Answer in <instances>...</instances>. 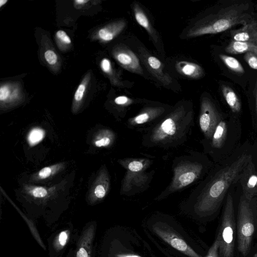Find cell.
<instances>
[{"instance_id": "24", "label": "cell", "mask_w": 257, "mask_h": 257, "mask_svg": "<svg viewBox=\"0 0 257 257\" xmlns=\"http://www.w3.org/2000/svg\"><path fill=\"white\" fill-rule=\"evenodd\" d=\"M219 57L223 63L231 71L239 74L244 73L243 67L236 58L225 54H220Z\"/></svg>"}, {"instance_id": "28", "label": "cell", "mask_w": 257, "mask_h": 257, "mask_svg": "<svg viewBox=\"0 0 257 257\" xmlns=\"http://www.w3.org/2000/svg\"><path fill=\"white\" fill-rule=\"evenodd\" d=\"M146 164L142 161L133 160L127 164V169L131 172H139L143 171Z\"/></svg>"}, {"instance_id": "39", "label": "cell", "mask_w": 257, "mask_h": 257, "mask_svg": "<svg viewBox=\"0 0 257 257\" xmlns=\"http://www.w3.org/2000/svg\"><path fill=\"white\" fill-rule=\"evenodd\" d=\"M7 2H8L7 0H1L0 1V7H2Z\"/></svg>"}, {"instance_id": "11", "label": "cell", "mask_w": 257, "mask_h": 257, "mask_svg": "<svg viewBox=\"0 0 257 257\" xmlns=\"http://www.w3.org/2000/svg\"><path fill=\"white\" fill-rule=\"evenodd\" d=\"M140 57L149 71L164 85H169L172 82L171 77L164 71V66L157 57L141 51Z\"/></svg>"}, {"instance_id": "9", "label": "cell", "mask_w": 257, "mask_h": 257, "mask_svg": "<svg viewBox=\"0 0 257 257\" xmlns=\"http://www.w3.org/2000/svg\"><path fill=\"white\" fill-rule=\"evenodd\" d=\"M242 195L252 200L257 195V171L252 158L243 168L239 179Z\"/></svg>"}, {"instance_id": "40", "label": "cell", "mask_w": 257, "mask_h": 257, "mask_svg": "<svg viewBox=\"0 0 257 257\" xmlns=\"http://www.w3.org/2000/svg\"><path fill=\"white\" fill-rule=\"evenodd\" d=\"M252 257H257V251Z\"/></svg>"}, {"instance_id": "1", "label": "cell", "mask_w": 257, "mask_h": 257, "mask_svg": "<svg viewBox=\"0 0 257 257\" xmlns=\"http://www.w3.org/2000/svg\"><path fill=\"white\" fill-rule=\"evenodd\" d=\"M250 155L242 154L220 170L207 183L198 186L185 201L184 208L192 216L207 217L219 208L230 186L239 180Z\"/></svg>"}, {"instance_id": "2", "label": "cell", "mask_w": 257, "mask_h": 257, "mask_svg": "<svg viewBox=\"0 0 257 257\" xmlns=\"http://www.w3.org/2000/svg\"><path fill=\"white\" fill-rule=\"evenodd\" d=\"M193 125L192 108L180 104L146 128L142 144L146 147H177L187 141Z\"/></svg>"}, {"instance_id": "35", "label": "cell", "mask_w": 257, "mask_h": 257, "mask_svg": "<svg viewBox=\"0 0 257 257\" xmlns=\"http://www.w3.org/2000/svg\"><path fill=\"white\" fill-rule=\"evenodd\" d=\"M10 95V90L8 86L3 85L0 88V100L4 101L6 100Z\"/></svg>"}, {"instance_id": "30", "label": "cell", "mask_w": 257, "mask_h": 257, "mask_svg": "<svg viewBox=\"0 0 257 257\" xmlns=\"http://www.w3.org/2000/svg\"><path fill=\"white\" fill-rule=\"evenodd\" d=\"M205 257H219V241L217 238L209 249Z\"/></svg>"}, {"instance_id": "6", "label": "cell", "mask_w": 257, "mask_h": 257, "mask_svg": "<svg viewBox=\"0 0 257 257\" xmlns=\"http://www.w3.org/2000/svg\"><path fill=\"white\" fill-rule=\"evenodd\" d=\"M252 201L253 199L248 200L242 195L238 204L237 223V247L240 253L244 256L247 255L250 250L255 231L256 211Z\"/></svg>"}, {"instance_id": "14", "label": "cell", "mask_w": 257, "mask_h": 257, "mask_svg": "<svg viewBox=\"0 0 257 257\" xmlns=\"http://www.w3.org/2000/svg\"><path fill=\"white\" fill-rule=\"evenodd\" d=\"M230 35L233 41L257 45V20L252 19L240 29L231 31Z\"/></svg>"}, {"instance_id": "19", "label": "cell", "mask_w": 257, "mask_h": 257, "mask_svg": "<svg viewBox=\"0 0 257 257\" xmlns=\"http://www.w3.org/2000/svg\"><path fill=\"white\" fill-rule=\"evenodd\" d=\"M225 51L231 54L252 52L257 55V45L252 43L232 40L226 46Z\"/></svg>"}, {"instance_id": "4", "label": "cell", "mask_w": 257, "mask_h": 257, "mask_svg": "<svg viewBox=\"0 0 257 257\" xmlns=\"http://www.w3.org/2000/svg\"><path fill=\"white\" fill-rule=\"evenodd\" d=\"M250 4L246 2H232L225 4L216 13L202 20L190 29L188 37L214 34L229 29L237 25H244L251 20Z\"/></svg>"}, {"instance_id": "36", "label": "cell", "mask_w": 257, "mask_h": 257, "mask_svg": "<svg viewBox=\"0 0 257 257\" xmlns=\"http://www.w3.org/2000/svg\"><path fill=\"white\" fill-rule=\"evenodd\" d=\"M100 66L102 70L106 73H107L112 68L110 61L107 58L102 60Z\"/></svg>"}, {"instance_id": "29", "label": "cell", "mask_w": 257, "mask_h": 257, "mask_svg": "<svg viewBox=\"0 0 257 257\" xmlns=\"http://www.w3.org/2000/svg\"><path fill=\"white\" fill-rule=\"evenodd\" d=\"M243 59L250 68L257 70V55L252 52L245 53Z\"/></svg>"}, {"instance_id": "18", "label": "cell", "mask_w": 257, "mask_h": 257, "mask_svg": "<svg viewBox=\"0 0 257 257\" xmlns=\"http://www.w3.org/2000/svg\"><path fill=\"white\" fill-rule=\"evenodd\" d=\"M133 11L136 21L138 24L144 28L155 40V42H157L158 37L156 31L152 26L147 16L138 4L135 3L133 5Z\"/></svg>"}, {"instance_id": "15", "label": "cell", "mask_w": 257, "mask_h": 257, "mask_svg": "<svg viewBox=\"0 0 257 257\" xmlns=\"http://www.w3.org/2000/svg\"><path fill=\"white\" fill-rule=\"evenodd\" d=\"M94 235V226L91 225L84 231L79 240L76 257H91Z\"/></svg>"}, {"instance_id": "22", "label": "cell", "mask_w": 257, "mask_h": 257, "mask_svg": "<svg viewBox=\"0 0 257 257\" xmlns=\"http://www.w3.org/2000/svg\"><path fill=\"white\" fill-rule=\"evenodd\" d=\"M115 138L114 133L109 130H103L99 131L94 139V145L98 147H106L110 146Z\"/></svg>"}, {"instance_id": "38", "label": "cell", "mask_w": 257, "mask_h": 257, "mask_svg": "<svg viewBox=\"0 0 257 257\" xmlns=\"http://www.w3.org/2000/svg\"><path fill=\"white\" fill-rule=\"evenodd\" d=\"M75 3H77L78 4H85L87 2H88V1L85 0H77L75 1Z\"/></svg>"}, {"instance_id": "3", "label": "cell", "mask_w": 257, "mask_h": 257, "mask_svg": "<svg viewBox=\"0 0 257 257\" xmlns=\"http://www.w3.org/2000/svg\"><path fill=\"white\" fill-rule=\"evenodd\" d=\"M144 229L162 251L171 257H203L195 248L192 238L180 224L170 216L155 214L146 221Z\"/></svg>"}, {"instance_id": "10", "label": "cell", "mask_w": 257, "mask_h": 257, "mask_svg": "<svg viewBox=\"0 0 257 257\" xmlns=\"http://www.w3.org/2000/svg\"><path fill=\"white\" fill-rule=\"evenodd\" d=\"M114 56L118 63L125 69L138 74L143 73L139 59L127 46L118 47L115 50Z\"/></svg>"}, {"instance_id": "23", "label": "cell", "mask_w": 257, "mask_h": 257, "mask_svg": "<svg viewBox=\"0 0 257 257\" xmlns=\"http://www.w3.org/2000/svg\"><path fill=\"white\" fill-rule=\"evenodd\" d=\"M64 165V163H59L50 166L44 167L33 175L32 180L34 181H39L47 179L57 173L63 168Z\"/></svg>"}, {"instance_id": "17", "label": "cell", "mask_w": 257, "mask_h": 257, "mask_svg": "<svg viewBox=\"0 0 257 257\" xmlns=\"http://www.w3.org/2000/svg\"><path fill=\"white\" fill-rule=\"evenodd\" d=\"M126 25V22L123 20L114 22L100 29L98 31L99 37L103 41H110L124 29Z\"/></svg>"}, {"instance_id": "5", "label": "cell", "mask_w": 257, "mask_h": 257, "mask_svg": "<svg viewBox=\"0 0 257 257\" xmlns=\"http://www.w3.org/2000/svg\"><path fill=\"white\" fill-rule=\"evenodd\" d=\"M198 157V154L191 151L174 159L172 180L166 189L157 198L158 200L189 186L200 178L204 167Z\"/></svg>"}, {"instance_id": "32", "label": "cell", "mask_w": 257, "mask_h": 257, "mask_svg": "<svg viewBox=\"0 0 257 257\" xmlns=\"http://www.w3.org/2000/svg\"><path fill=\"white\" fill-rule=\"evenodd\" d=\"M44 57L46 61L50 65H54L57 62V56L52 50L46 51L44 54Z\"/></svg>"}, {"instance_id": "26", "label": "cell", "mask_w": 257, "mask_h": 257, "mask_svg": "<svg viewBox=\"0 0 257 257\" xmlns=\"http://www.w3.org/2000/svg\"><path fill=\"white\" fill-rule=\"evenodd\" d=\"M69 230L62 231L54 239L53 246L56 250L62 249L67 243L69 237Z\"/></svg>"}, {"instance_id": "21", "label": "cell", "mask_w": 257, "mask_h": 257, "mask_svg": "<svg viewBox=\"0 0 257 257\" xmlns=\"http://www.w3.org/2000/svg\"><path fill=\"white\" fill-rule=\"evenodd\" d=\"M226 133V122L225 121L220 119L210 139L211 147L217 149L221 148L225 141Z\"/></svg>"}, {"instance_id": "25", "label": "cell", "mask_w": 257, "mask_h": 257, "mask_svg": "<svg viewBox=\"0 0 257 257\" xmlns=\"http://www.w3.org/2000/svg\"><path fill=\"white\" fill-rule=\"evenodd\" d=\"M45 137V131L40 127H34L28 134L27 141L29 145L33 147L40 143Z\"/></svg>"}, {"instance_id": "7", "label": "cell", "mask_w": 257, "mask_h": 257, "mask_svg": "<svg viewBox=\"0 0 257 257\" xmlns=\"http://www.w3.org/2000/svg\"><path fill=\"white\" fill-rule=\"evenodd\" d=\"M235 222L233 200L231 194L227 195L221 223L216 238L219 241V256L234 257Z\"/></svg>"}, {"instance_id": "13", "label": "cell", "mask_w": 257, "mask_h": 257, "mask_svg": "<svg viewBox=\"0 0 257 257\" xmlns=\"http://www.w3.org/2000/svg\"><path fill=\"white\" fill-rule=\"evenodd\" d=\"M109 187L108 175L105 168L100 171L92 185L89 198L92 203L102 199L107 194Z\"/></svg>"}, {"instance_id": "27", "label": "cell", "mask_w": 257, "mask_h": 257, "mask_svg": "<svg viewBox=\"0 0 257 257\" xmlns=\"http://www.w3.org/2000/svg\"><path fill=\"white\" fill-rule=\"evenodd\" d=\"M26 190L29 195L37 198H43L48 194V190L42 186H28Z\"/></svg>"}, {"instance_id": "16", "label": "cell", "mask_w": 257, "mask_h": 257, "mask_svg": "<svg viewBox=\"0 0 257 257\" xmlns=\"http://www.w3.org/2000/svg\"><path fill=\"white\" fill-rule=\"evenodd\" d=\"M175 68L181 75L193 79L200 78L204 74L203 69L200 65L186 61L177 62Z\"/></svg>"}, {"instance_id": "34", "label": "cell", "mask_w": 257, "mask_h": 257, "mask_svg": "<svg viewBox=\"0 0 257 257\" xmlns=\"http://www.w3.org/2000/svg\"><path fill=\"white\" fill-rule=\"evenodd\" d=\"M56 36L60 40L63 42L67 43L70 44L71 40L70 37L67 35L66 32L62 30H59L56 32Z\"/></svg>"}, {"instance_id": "33", "label": "cell", "mask_w": 257, "mask_h": 257, "mask_svg": "<svg viewBox=\"0 0 257 257\" xmlns=\"http://www.w3.org/2000/svg\"><path fill=\"white\" fill-rule=\"evenodd\" d=\"M85 90V85L81 84L78 86L77 89L76 90L74 95V99L76 101H80V100H81L83 97Z\"/></svg>"}, {"instance_id": "20", "label": "cell", "mask_w": 257, "mask_h": 257, "mask_svg": "<svg viewBox=\"0 0 257 257\" xmlns=\"http://www.w3.org/2000/svg\"><path fill=\"white\" fill-rule=\"evenodd\" d=\"M221 90L223 96L231 110L235 113L241 110V102L236 93L230 87L222 85Z\"/></svg>"}, {"instance_id": "8", "label": "cell", "mask_w": 257, "mask_h": 257, "mask_svg": "<svg viewBox=\"0 0 257 257\" xmlns=\"http://www.w3.org/2000/svg\"><path fill=\"white\" fill-rule=\"evenodd\" d=\"M220 120L219 116L213 103L208 98H202L199 116V125L206 139H211Z\"/></svg>"}, {"instance_id": "37", "label": "cell", "mask_w": 257, "mask_h": 257, "mask_svg": "<svg viewBox=\"0 0 257 257\" xmlns=\"http://www.w3.org/2000/svg\"><path fill=\"white\" fill-rule=\"evenodd\" d=\"M255 110L257 114V78L255 82Z\"/></svg>"}, {"instance_id": "12", "label": "cell", "mask_w": 257, "mask_h": 257, "mask_svg": "<svg viewBox=\"0 0 257 257\" xmlns=\"http://www.w3.org/2000/svg\"><path fill=\"white\" fill-rule=\"evenodd\" d=\"M166 111L162 106H147L144 108L137 115L128 119L127 125L130 127L153 122L160 118Z\"/></svg>"}, {"instance_id": "31", "label": "cell", "mask_w": 257, "mask_h": 257, "mask_svg": "<svg viewBox=\"0 0 257 257\" xmlns=\"http://www.w3.org/2000/svg\"><path fill=\"white\" fill-rule=\"evenodd\" d=\"M115 104L121 106H128L132 104L133 100L124 95L119 96L114 99Z\"/></svg>"}]
</instances>
